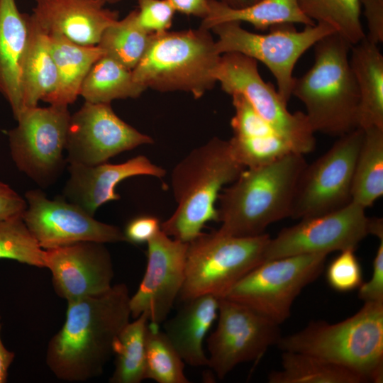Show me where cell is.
Instances as JSON below:
<instances>
[{
    "mask_svg": "<svg viewBox=\"0 0 383 383\" xmlns=\"http://www.w3.org/2000/svg\"><path fill=\"white\" fill-rule=\"evenodd\" d=\"M130 297L120 283L103 294L67 301L65 321L46 351L47 365L58 379L82 382L102 374L115 339L130 322Z\"/></svg>",
    "mask_w": 383,
    "mask_h": 383,
    "instance_id": "1",
    "label": "cell"
},
{
    "mask_svg": "<svg viewBox=\"0 0 383 383\" xmlns=\"http://www.w3.org/2000/svg\"><path fill=\"white\" fill-rule=\"evenodd\" d=\"M306 165L304 155L292 152L262 166L245 168L218 196V231L236 237L257 236L272 223L291 217Z\"/></svg>",
    "mask_w": 383,
    "mask_h": 383,
    "instance_id": "2",
    "label": "cell"
},
{
    "mask_svg": "<svg viewBox=\"0 0 383 383\" xmlns=\"http://www.w3.org/2000/svg\"><path fill=\"white\" fill-rule=\"evenodd\" d=\"M245 168L235 157L228 140L214 137L192 150L172 172L177 207L160 223V229L182 242L193 240L206 223L218 221L216 204L221 192Z\"/></svg>",
    "mask_w": 383,
    "mask_h": 383,
    "instance_id": "3",
    "label": "cell"
},
{
    "mask_svg": "<svg viewBox=\"0 0 383 383\" xmlns=\"http://www.w3.org/2000/svg\"><path fill=\"white\" fill-rule=\"evenodd\" d=\"M314 46V63L294 77L292 96L304 104L315 133L340 137L359 128V91L350 65L352 45L336 32Z\"/></svg>",
    "mask_w": 383,
    "mask_h": 383,
    "instance_id": "4",
    "label": "cell"
},
{
    "mask_svg": "<svg viewBox=\"0 0 383 383\" xmlns=\"http://www.w3.org/2000/svg\"><path fill=\"white\" fill-rule=\"evenodd\" d=\"M277 346L343 366L367 382H382L383 302H365L353 316L336 323L312 321L300 331L281 337Z\"/></svg>",
    "mask_w": 383,
    "mask_h": 383,
    "instance_id": "5",
    "label": "cell"
},
{
    "mask_svg": "<svg viewBox=\"0 0 383 383\" xmlns=\"http://www.w3.org/2000/svg\"><path fill=\"white\" fill-rule=\"evenodd\" d=\"M209 31L199 27L151 34L143 57L132 70L134 79L146 89L201 97L216 82L221 57Z\"/></svg>",
    "mask_w": 383,
    "mask_h": 383,
    "instance_id": "6",
    "label": "cell"
},
{
    "mask_svg": "<svg viewBox=\"0 0 383 383\" xmlns=\"http://www.w3.org/2000/svg\"><path fill=\"white\" fill-rule=\"evenodd\" d=\"M270 237H236L218 230L201 233L188 243L185 277L179 297L186 301L211 294L223 298L231 288L264 261Z\"/></svg>",
    "mask_w": 383,
    "mask_h": 383,
    "instance_id": "7",
    "label": "cell"
},
{
    "mask_svg": "<svg viewBox=\"0 0 383 383\" xmlns=\"http://www.w3.org/2000/svg\"><path fill=\"white\" fill-rule=\"evenodd\" d=\"M267 34L250 32L238 21L213 26L217 52H239L262 62L274 76L277 92L288 104L294 80V68L300 57L323 37L335 32L324 23L305 26L297 31L292 23L276 25Z\"/></svg>",
    "mask_w": 383,
    "mask_h": 383,
    "instance_id": "8",
    "label": "cell"
},
{
    "mask_svg": "<svg viewBox=\"0 0 383 383\" xmlns=\"http://www.w3.org/2000/svg\"><path fill=\"white\" fill-rule=\"evenodd\" d=\"M328 255L307 254L267 260L226 295L280 325L291 314L293 302L322 273Z\"/></svg>",
    "mask_w": 383,
    "mask_h": 383,
    "instance_id": "9",
    "label": "cell"
},
{
    "mask_svg": "<svg viewBox=\"0 0 383 383\" xmlns=\"http://www.w3.org/2000/svg\"><path fill=\"white\" fill-rule=\"evenodd\" d=\"M216 82L231 96H243L255 111L291 145L305 155L316 147L315 132L305 113H291L277 91L260 76L257 61L239 52L221 55L216 70Z\"/></svg>",
    "mask_w": 383,
    "mask_h": 383,
    "instance_id": "10",
    "label": "cell"
},
{
    "mask_svg": "<svg viewBox=\"0 0 383 383\" xmlns=\"http://www.w3.org/2000/svg\"><path fill=\"white\" fill-rule=\"evenodd\" d=\"M363 135V129L358 128L338 137L325 153L307 163L297 184L292 218L320 216L352 201L355 165Z\"/></svg>",
    "mask_w": 383,
    "mask_h": 383,
    "instance_id": "11",
    "label": "cell"
},
{
    "mask_svg": "<svg viewBox=\"0 0 383 383\" xmlns=\"http://www.w3.org/2000/svg\"><path fill=\"white\" fill-rule=\"evenodd\" d=\"M70 117L68 106L27 107L8 133L16 167L39 184H49L62 167Z\"/></svg>",
    "mask_w": 383,
    "mask_h": 383,
    "instance_id": "12",
    "label": "cell"
},
{
    "mask_svg": "<svg viewBox=\"0 0 383 383\" xmlns=\"http://www.w3.org/2000/svg\"><path fill=\"white\" fill-rule=\"evenodd\" d=\"M217 318L207 340L208 366L220 379L241 363L259 360L282 337L279 324L226 298L219 299Z\"/></svg>",
    "mask_w": 383,
    "mask_h": 383,
    "instance_id": "13",
    "label": "cell"
},
{
    "mask_svg": "<svg viewBox=\"0 0 383 383\" xmlns=\"http://www.w3.org/2000/svg\"><path fill=\"white\" fill-rule=\"evenodd\" d=\"M365 210L351 201L338 210L300 219L270 238L264 261L292 255L355 250L359 243L370 235V218Z\"/></svg>",
    "mask_w": 383,
    "mask_h": 383,
    "instance_id": "14",
    "label": "cell"
},
{
    "mask_svg": "<svg viewBox=\"0 0 383 383\" xmlns=\"http://www.w3.org/2000/svg\"><path fill=\"white\" fill-rule=\"evenodd\" d=\"M153 140L113 111L111 104L85 101L71 115L65 150L70 164L93 166Z\"/></svg>",
    "mask_w": 383,
    "mask_h": 383,
    "instance_id": "15",
    "label": "cell"
},
{
    "mask_svg": "<svg viewBox=\"0 0 383 383\" xmlns=\"http://www.w3.org/2000/svg\"><path fill=\"white\" fill-rule=\"evenodd\" d=\"M25 196L23 220L43 250L82 241L126 242L119 228L94 219L73 203L49 199L40 190L28 191Z\"/></svg>",
    "mask_w": 383,
    "mask_h": 383,
    "instance_id": "16",
    "label": "cell"
},
{
    "mask_svg": "<svg viewBox=\"0 0 383 383\" xmlns=\"http://www.w3.org/2000/svg\"><path fill=\"white\" fill-rule=\"evenodd\" d=\"M147 244L145 272L129 306L133 318L145 313L150 323L160 326L167 318L183 286L188 243L160 229Z\"/></svg>",
    "mask_w": 383,
    "mask_h": 383,
    "instance_id": "17",
    "label": "cell"
},
{
    "mask_svg": "<svg viewBox=\"0 0 383 383\" xmlns=\"http://www.w3.org/2000/svg\"><path fill=\"white\" fill-rule=\"evenodd\" d=\"M105 243L82 241L44 250L56 294L67 301L94 296L112 287L113 267Z\"/></svg>",
    "mask_w": 383,
    "mask_h": 383,
    "instance_id": "18",
    "label": "cell"
},
{
    "mask_svg": "<svg viewBox=\"0 0 383 383\" xmlns=\"http://www.w3.org/2000/svg\"><path fill=\"white\" fill-rule=\"evenodd\" d=\"M69 172L70 177L63 190L65 198L92 216L102 204L120 199L115 188L125 179L138 175L162 178L166 174L164 168L144 155L115 165L70 164Z\"/></svg>",
    "mask_w": 383,
    "mask_h": 383,
    "instance_id": "19",
    "label": "cell"
},
{
    "mask_svg": "<svg viewBox=\"0 0 383 383\" xmlns=\"http://www.w3.org/2000/svg\"><path fill=\"white\" fill-rule=\"evenodd\" d=\"M105 0H35L30 14L48 33L82 45H97L104 31L118 19Z\"/></svg>",
    "mask_w": 383,
    "mask_h": 383,
    "instance_id": "20",
    "label": "cell"
},
{
    "mask_svg": "<svg viewBox=\"0 0 383 383\" xmlns=\"http://www.w3.org/2000/svg\"><path fill=\"white\" fill-rule=\"evenodd\" d=\"M30 31V15L20 12L16 0H0V94L15 119L23 109L21 72Z\"/></svg>",
    "mask_w": 383,
    "mask_h": 383,
    "instance_id": "21",
    "label": "cell"
},
{
    "mask_svg": "<svg viewBox=\"0 0 383 383\" xmlns=\"http://www.w3.org/2000/svg\"><path fill=\"white\" fill-rule=\"evenodd\" d=\"M231 126V150L245 168L262 166L294 152L288 141L250 106L238 109Z\"/></svg>",
    "mask_w": 383,
    "mask_h": 383,
    "instance_id": "22",
    "label": "cell"
},
{
    "mask_svg": "<svg viewBox=\"0 0 383 383\" xmlns=\"http://www.w3.org/2000/svg\"><path fill=\"white\" fill-rule=\"evenodd\" d=\"M184 303L177 313L165 322L164 333L184 363L194 367L208 366L203 343L217 318L219 298L206 294Z\"/></svg>",
    "mask_w": 383,
    "mask_h": 383,
    "instance_id": "23",
    "label": "cell"
},
{
    "mask_svg": "<svg viewBox=\"0 0 383 383\" xmlns=\"http://www.w3.org/2000/svg\"><path fill=\"white\" fill-rule=\"evenodd\" d=\"M57 80L43 101L68 106L79 96L82 84L94 63L105 53L98 45H82L57 33H48Z\"/></svg>",
    "mask_w": 383,
    "mask_h": 383,
    "instance_id": "24",
    "label": "cell"
},
{
    "mask_svg": "<svg viewBox=\"0 0 383 383\" xmlns=\"http://www.w3.org/2000/svg\"><path fill=\"white\" fill-rule=\"evenodd\" d=\"M350 65L359 91V128H383V55L365 38L350 49Z\"/></svg>",
    "mask_w": 383,
    "mask_h": 383,
    "instance_id": "25",
    "label": "cell"
},
{
    "mask_svg": "<svg viewBox=\"0 0 383 383\" xmlns=\"http://www.w3.org/2000/svg\"><path fill=\"white\" fill-rule=\"evenodd\" d=\"M229 21L247 22L260 30L284 23H316L302 12L297 0H260L242 8L209 0L208 13L200 27L211 30L213 26Z\"/></svg>",
    "mask_w": 383,
    "mask_h": 383,
    "instance_id": "26",
    "label": "cell"
},
{
    "mask_svg": "<svg viewBox=\"0 0 383 383\" xmlns=\"http://www.w3.org/2000/svg\"><path fill=\"white\" fill-rule=\"evenodd\" d=\"M57 80L48 34L30 15L29 37L21 72L23 109L38 106L40 101L54 91Z\"/></svg>",
    "mask_w": 383,
    "mask_h": 383,
    "instance_id": "27",
    "label": "cell"
},
{
    "mask_svg": "<svg viewBox=\"0 0 383 383\" xmlns=\"http://www.w3.org/2000/svg\"><path fill=\"white\" fill-rule=\"evenodd\" d=\"M145 89L134 79L131 70L104 54L87 74L79 96L85 101L111 104L117 99L138 98Z\"/></svg>",
    "mask_w": 383,
    "mask_h": 383,
    "instance_id": "28",
    "label": "cell"
},
{
    "mask_svg": "<svg viewBox=\"0 0 383 383\" xmlns=\"http://www.w3.org/2000/svg\"><path fill=\"white\" fill-rule=\"evenodd\" d=\"M282 368L272 371L270 383H365L356 372L318 357L282 351Z\"/></svg>",
    "mask_w": 383,
    "mask_h": 383,
    "instance_id": "29",
    "label": "cell"
},
{
    "mask_svg": "<svg viewBox=\"0 0 383 383\" xmlns=\"http://www.w3.org/2000/svg\"><path fill=\"white\" fill-rule=\"evenodd\" d=\"M363 131L354 170L352 201L367 209L383 195V128Z\"/></svg>",
    "mask_w": 383,
    "mask_h": 383,
    "instance_id": "30",
    "label": "cell"
},
{
    "mask_svg": "<svg viewBox=\"0 0 383 383\" xmlns=\"http://www.w3.org/2000/svg\"><path fill=\"white\" fill-rule=\"evenodd\" d=\"M148 316L142 313L129 322L113 344L115 369L111 383H140L145 379V335Z\"/></svg>",
    "mask_w": 383,
    "mask_h": 383,
    "instance_id": "31",
    "label": "cell"
},
{
    "mask_svg": "<svg viewBox=\"0 0 383 383\" xmlns=\"http://www.w3.org/2000/svg\"><path fill=\"white\" fill-rule=\"evenodd\" d=\"M302 12L316 23L333 28L351 45L365 38L360 0H297Z\"/></svg>",
    "mask_w": 383,
    "mask_h": 383,
    "instance_id": "32",
    "label": "cell"
},
{
    "mask_svg": "<svg viewBox=\"0 0 383 383\" xmlns=\"http://www.w3.org/2000/svg\"><path fill=\"white\" fill-rule=\"evenodd\" d=\"M137 9L118 19L102 33L98 46L104 53L133 70L143 57L151 34L138 23Z\"/></svg>",
    "mask_w": 383,
    "mask_h": 383,
    "instance_id": "33",
    "label": "cell"
},
{
    "mask_svg": "<svg viewBox=\"0 0 383 383\" xmlns=\"http://www.w3.org/2000/svg\"><path fill=\"white\" fill-rule=\"evenodd\" d=\"M184 362L159 326L149 322L145 335V379L158 383H189Z\"/></svg>",
    "mask_w": 383,
    "mask_h": 383,
    "instance_id": "34",
    "label": "cell"
},
{
    "mask_svg": "<svg viewBox=\"0 0 383 383\" xmlns=\"http://www.w3.org/2000/svg\"><path fill=\"white\" fill-rule=\"evenodd\" d=\"M45 252L32 235L23 218L0 221V259H11L45 267Z\"/></svg>",
    "mask_w": 383,
    "mask_h": 383,
    "instance_id": "35",
    "label": "cell"
},
{
    "mask_svg": "<svg viewBox=\"0 0 383 383\" xmlns=\"http://www.w3.org/2000/svg\"><path fill=\"white\" fill-rule=\"evenodd\" d=\"M340 252L326 269L327 282L332 289L340 292L358 289L362 283V270L355 250Z\"/></svg>",
    "mask_w": 383,
    "mask_h": 383,
    "instance_id": "36",
    "label": "cell"
},
{
    "mask_svg": "<svg viewBox=\"0 0 383 383\" xmlns=\"http://www.w3.org/2000/svg\"><path fill=\"white\" fill-rule=\"evenodd\" d=\"M136 19L138 25L148 33L167 31L176 12L167 0H138Z\"/></svg>",
    "mask_w": 383,
    "mask_h": 383,
    "instance_id": "37",
    "label": "cell"
},
{
    "mask_svg": "<svg viewBox=\"0 0 383 383\" xmlns=\"http://www.w3.org/2000/svg\"><path fill=\"white\" fill-rule=\"evenodd\" d=\"M358 297L365 302H383V238L379 239L370 279L358 288Z\"/></svg>",
    "mask_w": 383,
    "mask_h": 383,
    "instance_id": "38",
    "label": "cell"
},
{
    "mask_svg": "<svg viewBox=\"0 0 383 383\" xmlns=\"http://www.w3.org/2000/svg\"><path fill=\"white\" fill-rule=\"evenodd\" d=\"M160 230V223L152 216H140L130 221L123 231L126 242L142 244L148 241Z\"/></svg>",
    "mask_w": 383,
    "mask_h": 383,
    "instance_id": "39",
    "label": "cell"
},
{
    "mask_svg": "<svg viewBox=\"0 0 383 383\" xmlns=\"http://www.w3.org/2000/svg\"><path fill=\"white\" fill-rule=\"evenodd\" d=\"M367 23L365 38L375 45L383 42V0H360Z\"/></svg>",
    "mask_w": 383,
    "mask_h": 383,
    "instance_id": "40",
    "label": "cell"
},
{
    "mask_svg": "<svg viewBox=\"0 0 383 383\" xmlns=\"http://www.w3.org/2000/svg\"><path fill=\"white\" fill-rule=\"evenodd\" d=\"M26 209V200L0 182V221L23 218Z\"/></svg>",
    "mask_w": 383,
    "mask_h": 383,
    "instance_id": "41",
    "label": "cell"
},
{
    "mask_svg": "<svg viewBox=\"0 0 383 383\" xmlns=\"http://www.w3.org/2000/svg\"><path fill=\"white\" fill-rule=\"evenodd\" d=\"M176 11L203 19L209 11V0H167Z\"/></svg>",
    "mask_w": 383,
    "mask_h": 383,
    "instance_id": "42",
    "label": "cell"
},
{
    "mask_svg": "<svg viewBox=\"0 0 383 383\" xmlns=\"http://www.w3.org/2000/svg\"><path fill=\"white\" fill-rule=\"evenodd\" d=\"M1 329V323H0V332ZM14 353L8 350L4 347L0 336V383L6 382L9 369L13 360H14Z\"/></svg>",
    "mask_w": 383,
    "mask_h": 383,
    "instance_id": "43",
    "label": "cell"
},
{
    "mask_svg": "<svg viewBox=\"0 0 383 383\" xmlns=\"http://www.w3.org/2000/svg\"><path fill=\"white\" fill-rule=\"evenodd\" d=\"M233 8H242L248 5V0H218Z\"/></svg>",
    "mask_w": 383,
    "mask_h": 383,
    "instance_id": "44",
    "label": "cell"
},
{
    "mask_svg": "<svg viewBox=\"0 0 383 383\" xmlns=\"http://www.w3.org/2000/svg\"><path fill=\"white\" fill-rule=\"evenodd\" d=\"M248 4H250L255 3L260 0H248Z\"/></svg>",
    "mask_w": 383,
    "mask_h": 383,
    "instance_id": "45",
    "label": "cell"
},
{
    "mask_svg": "<svg viewBox=\"0 0 383 383\" xmlns=\"http://www.w3.org/2000/svg\"><path fill=\"white\" fill-rule=\"evenodd\" d=\"M106 2H109V3H112V2H116L118 0H105Z\"/></svg>",
    "mask_w": 383,
    "mask_h": 383,
    "instance_id": "46",
    "label": "cell"
}]
</instances>
